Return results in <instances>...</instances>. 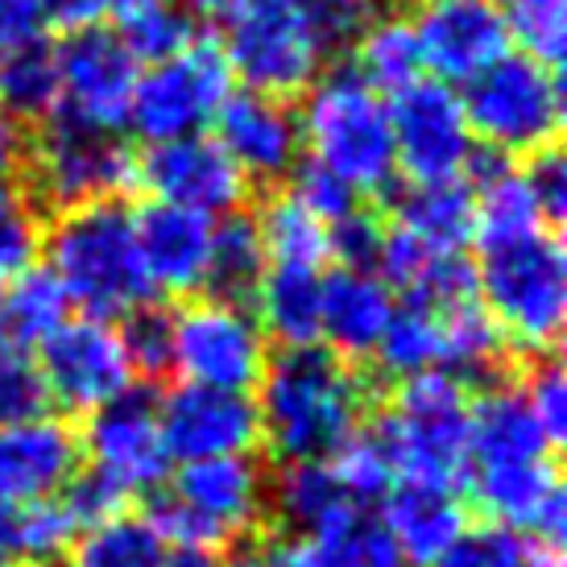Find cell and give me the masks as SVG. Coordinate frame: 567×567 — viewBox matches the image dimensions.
<instances>
[{
	"label": "cell",
	"instance_id": "6da1fadb",
	"mask_svg": "<svg viewBox=\"0 0 567 567\" xmlns=\"http://www.w3.org/2000/svg\"><path fill=\"white\" fill-rule=\"evenodd\" d=\"M252 402L261 419V443L278 464H286L328 460L369 419L373 390L352 361L323 344H307L269 357Z\"/></svg>",
	"mask_w": 567,
	"mask_h": 567
},
{
	"label": "cell",
	"instance_id": "7a4b0ae2",
	"mask_svg": "<svg viewBox=\"0 0 567 567\" xmlns=\"http://www.w3.org/2000/svg\"><path fill=\"white\" fill-rule=\"evenodd\" d=\"M42 252L66 302L80 307L83 316L112 319L154 302L137 252L133 207L125 199H95L54 212V224L42 233Z\"/></svg>",
	"mask_w": 567,
	"mask_h": 567
},
{
	"label": "cell",
	"instance_id": "3957f363",
	"mask_svg": "<svg viewBox=\"0 0 567 567\" xmlns=\"http://www.w3.org/2000/svg\"><path fill=\"white\" fill-rule=\"evenodd\" d=\"M299 128L302 158L340 174L361 199L394 190L398 158L390 104L352 66L319 71L316 83L302 92Z\"/></svg>",
	"mask_w": 567,
	"mask_h": 567
},
{
	"label": "cell",
	"instance_id": "277c9868",
	"mask_svg": "<svg viewBox=\"0 0 567 567\" xmlns=\"http://www.w3.org/2000/svg\"><path fill=\"white\" fill-rule=\"evenodd\" d=\"M476 302L514 352L547 357L567 323V257L555 228L481 245Z\"/></svg>",
	"mask_w": 567,
	"mask_h": 567
},
{
	"label": "cell",
	"instance_id": "5b68a950",
	"mask_svg": "<svg viewBox=\"0 0 567 567\" xmlns=\"http://www.w3.org/2000/svg\"><path fill=\"white\" fill-rule=\"evenodd\" d=\"M269 518V473L257 456L178 464L171 488H154L145 522L166 547L220 551L257 535Z\"/></svg>",
	"mask_w": 567,
	"mask_h": 567
},
{
	"label": "cell",
	"instance_id": "8992f818",
	"mask_svg": "<svg viewBox=\"0 0 567 567\" xmlns=\"http://www.w3.org/2000/svg\"><path fill=\"white\" fill-rule=\"evenodd\" d=\"M468 426L473 390L447 373H419L398 381L390 406L373 419L398 481L452 485L468 476Z\"/></svg>",
	"mask_w": 567,
	"mask_h": 567
},
{
	"label": "cell",
	"instance_id": "52a82bcc",
	"mask_svg": "<svg viewBox=\"0 0 567 567\" xmlns=\"http://www.w3.org/2000/svg\"><path fill=\"white\" fill-rule=\"evenodd\" d=\"M21 178L30 183L25 195L38 212H66L95 199H121L128 187H137V154L116 128L54 109L25 145Z\"/></svg>",
	"mask_w": 567,
	"mask_h": 567
},
{
	"label": "cell",
	"instance_id": "ba28073f",
	"mask_svg": "<svg viewBox=\"0 0 567 567\" xmlns=\"http://www.w3.org/2000/svg\"><path fill=\"white\" fill-rule=\"evenodd\" d=\"M464 116L476 145L505 158H535L559 145L564 133V87L551 63L505 50L497 63L464 83Z\"/></svg>",
	"mask_w": 567,
	"mask_h": 567
},
{
	"label": "cell",
	"instance_id": "9c48e42d",
	"mask_svg": "<svg viewBox=\"0 0 567 567\" xmlns=\"http://www.w3.org/2000/svg\"><path fill=\"white\" fill-rule=\"evenodd\" d=\"M220 21L224 63L249 92L295 100L328 63L299 0H224Z\"/></svg>",
	"mask_w": 567,
	"mask_h": 567
},
{
	"label": "cell",
	"instance_id": "30bf717a",
	"mask_svg": "<svg viewBox=\"0 0 567 567\" xmlns=\"http://www.w3.org/2000/svg\"><path fill=\"white\" fill-rule=\"evenodd\" d=\"M228 95H233V71L224 63L220 47L190 42L174 59L145 66L137 75L125 125L150 145L174 142L187 133H204Z\"/></svg>",
	"mask_w": 567,
	"mask_h": 567
},
{
	"label": "cell",
	"instance_id": "8fae6325",
	"mask_svg": "<svg viewBox=\"0 0 567 567\" xmlns=\"http://www.w3.org/2000/svg\"><path fill=\"white\" fill-rule=\"evenodd\" d=\"M269 364V340L249 307L195 295L174 316V373L187 385L249 394Z\"/></svg>",
	"mask_w": 567,
	"mask_h": 567
},
{
	"label": "cell",
	"instance_id": "7c38bea8",
	"mask_svg": "<svg viewBox=\"0 0 567 567\" xmlns=\"http://www.w3.org/2000/svg\"><path fill=\"white\" fill-rule=\"evenodd\" d=\"M398 174L406 183H447L464 178L476 154V137L464 116V100L452 83L414 80L390 100Z\"/></svg>",
	"mask_w": 567,
	"mask_h": 567
},
{
	"label": "cell",
	"instance_id": "4fadbf2b",
	"mask_svg": "<svg viewBox=\"0 0 567 567\" xmlns=\"http://www.w3.org/2000/svg\"><path fill=\"white\" fill-rule=\"evenodd\" d=\"M33 364L47 381L50 406H63L71 414H92L109 406L112 398L133 390L137 381L121 344V331L95 316H66L38 344Z\"/></svg>",
	"mask_w": 567,
	"mask_h": 567
},
{
	"label": "cell",
	"instance_id": "5bb4252c",
	"mask_svg": "<svg viewBox=\"0 0 567 567\" xmlns=\"http://www.w3.org/2000/svg\"><path fill=\"white\" fill-rule=\"evenodd\" d=\"M80 443L87 468L112 481L128 502L162 488L171 476L174 460L162 440L158 398H150L145 390H125L109 406L92 410Z\"/></svg>",
	"mask_w": 567,
	"mask_h": 567
},
{
	"label": "cell",
	"instance_id": "9a60e30c",
	"mask_svg": "<svg viewBox=\"0 0 567 567\" xmlns=\"http://www.w3.org/2000/svg\"><path fill=\"white\" fill-rule=\"evenodd\" d=\"M137 187L150 190V199L158 204L187 207L216 220L245 207L252 183L212 133H187L145 150L137 158Z\"/></svg>",
	"mask_w": 567,
	"mask_h": 567
},
{
	"label": "cell",
	"instance_id": "2e32d148",
	"mask_svg": "<svg viewBox=\"0 0 567 567\" xmlns=\"http://www.w3.org/2000/svg\"><path fill=\"white\" fill-rule=\"evenodd\" d=\"M158 423L174 464L252 456L261 443L257 402L252 394H237V390L178 385L166 398H158Z\"/></svg>",
	"mask_w": 567,
	"mask_h": 567
},
{
	"label": "cell",
	"instance_id": "e0dca14e",
	"mask_svg": "<svg viewBox=\"0 0 567 567\" xmlns=\"http://www.w3.org/2000/svg\"><path fill=\"white\" fill-rule=\"evenodd\" d=\"M410 17L423 71L443 83H468L514 47L505 13L493 0H419Z\"/></svg>",
	"mask_w": 567,
	"mask_h": 567
},
{
	"label": "cell",
	"instance_id": "ac0fdd59",
	"mask_svg": "<svg viewBox=\"0 0 567 567\" xmlns=\"http://www.w3.org/2000/svg\"><path fill=\"white\" fill-rule=\"evenodd\" d=\"M54 63H59V109L104 128L125 125L142 66L116 33L100 25L66 30V38L54 47Z\"/></svg>",
	"mask_w": 567,
	"mask_h": 567
},
{
	"label": "cell",
	"instance_id": "d6986e66",
	"mask_svg": "<svg viewBox=\"0 0 567 567\" xmlns=\"http://www.w3.org/2000/svg\"><path fill=\"white\" fill-rule=\"evenodd\" d=\"M216 142L249 183H282L302 162V128L290 100L240 87L216 112Z\"/></svg>",
	"mask_w": 567,
	"mask_h": 567
},
{
	"label": "cell",
	"instance_id": "ffe728a7",
	"mask_svg": "<svg viewBox=\"0 0 567 567\" xmlns=\"http://www.w3.org/2000/svg\"><path fill=\"white\" fill-rule=\"evenodd\" d=\"M80 473L83 443L66 419L38 414L25 423L0 426V505L25 509L50 502Z\"/></svg>",
	"mask_w": 567,
	"mask_h": 567
},
{
	"label": "cell",
	"instance_id": "44dd1931",
	"mask_svg": "<svg viewBox=\"0 0 567 567\" xmlns=\"http://www.w3.org/2000/svg\"><path fill=\"white\" fill-rule=\"evenodd\" d=\"M464 481L473 485V502L497 526L518 530L547 547H564V481H559L555 456L468 468Z\"/></svg>",
	"mask_w": 567,
	"mask_h": 567
},
{
	"label": "cell",
	"instance_id": "7402d4cb",
	"mask_svg": "<svg viewBox=\"0 0 567 567\" xmlns=\"http://www.w3.org/2000/svg\"><path fill=\"white\" fill-rule=\"evenodd\" d=\"M133 228H137V252L154 295H171V299L204 295L212 216L150 199L133 207Z\"/></svg>",
	"mask_w": 567,
	"mask_h": 567
},
{
	"label": "cell",
	"instance_id": "603a6c76",
	"mask_svg": "<svg viewBox=\"0 0 567 567\" xmlns=\"http://www.w3.org/2000/svg\"><path fill=\"white\" fill-rule=\"evenodd\" d=\"M398 311V295L369 269H323L319 282V340L344 361H369Z\"/></svg>",
	"mask_w": 567,
	"mask_h": 567
},
{
	"label": "cell",
	"instance_id": "cb8c5ba5",
	"mask_svg": "<svg viewBox=\"0 0 567 567\" xmlns=\"http://www.w3.org/2000/svg\"><path fill=\"white\" fill-rule=\"evenodd\" d=\"M381 522L394 535L398 551L406 555L410 567H435L452 551V543L468 530V505L460 502V493L452 485L398 481L385 493Z\"/></svg>",
	"mask_w": 567,
	"mask_h": 567
},
{
	"label": "cell",
	"instance_id": "d4e9b609",
	"mask_svg": "<svg viewBox=\"0 0 567 567\" xmlns=\"http://www.w3.org/2000/svg\"><path fill=\"white\" fill-rule=\"evenodd\" d=\"M555 456L551 435L543 431L535 410L526 406L518 385H488L473 398V426H468V468L493 464H522V460Z\"/></svg>",
	"mask_w": 567,
	"mask_h": 567
},
{
	"label": "cell",
	"instance_id": "484cf974",
	"mask_svg": "<svg viewBox=\"0 0 567 567\" xmlns=\"http://www.w3.org/2000/svg\"><path fill=\"white\" fill-rule=\"evenodd\" d=\"M394 228L406 237L423 240L426 249L464 252L468 240H476V199L468 178L447 183H410L398 195Z\"/></svg>",
	"mask_w": 567,
	"mask_h": 567
},
{
	"label": "cell",
	"instance_id": "4316f807",
	"mask_svg": "<svg viewBox=\"0 0 567 567\" xmlns=\"http://www.w3.org/2000/svg\"><path fill=\"white\" fill-rule=\"evenodd\" d=\"M344 509H352V502L328 460H286L269 476V518L290 535H319Z\"/></svg>",
	"mask_w": 567,
	"mask_h": 567
},
{
	"label": "cell",
	"instance_id": "83f0119b",
	"mask_svg": "<svg viewBox=\"0 0 567 567\" xmlns=\"http://www.w3.org/2000/svg\"><path fill=\"white\" fill-rule=\"evenodd\" d=\"M319 282L323 269L266 266V278L252 295V319L261 323L266 340L282 348L319 344Z\"/></svg>",
	"mask_w": 567,
	"mask_h": 567
},
{
	"label": "cell",
	"instance_id": "f1b7e54d",
	"mask_svg": "<svg viewBox=\"0 0 567 567\" xmlns=\"http://www.w3.org/2000/svg\"><path fill=\"white\" fill-rule=\"evenodd\" d=\"M266 278V245L257 233V216L245 207L212 220V249H207L204 295L220 302L252 307V295Z\"/></svg>",
	"mask_w": 567,
	"mask_h": 567
},
{
	"label": "cell",
	"instance_id": "f546056e",
	"mask_svg": "<svg viewBox=\"0 0 567 567\" xmlns=\"http://www.w3.org/2000/svg\"><path fill=\"white\" fill-rule=\"evenodd\" d=\"M71 311L63 286L47 266H30L9 286H0V348L30 352L59 328Z\"/></svg>",
	"mask_w": 567,
	"mask_h": 567
},
{
	"label": "cell",
	"instance_id": "4dcf8cb0",
	"mask_svg": "<svg viewBox=\"0 0 567 567\" xmlns=\"http://www.w3.org/2000/svg\"><path fill=\"white\" fill-rule=\"evenodd\" d=\"M352 71L381 95H394L423 80V54L419 38L406 13H381L373 17L364 33L352 42Z\"/></svg>",
	"mask_w": 567,
	"mask_h": 567
},
{
	"label": "cell",
	"instance_id": "1f68e13d",
	"mask_svg": "<svg viewBox=\"0 0 567 567\" xmlns=\"http://www.w3.org/2000/svg\"><path fill=\"white\" fill-rule=\"evenodd\" d=\"M373 361L394 381L419 378V373H443V307L398 302Z\"/></svg>",
	"mask_w": 567,
	"mask_h": 567
},
{
	"label": "cell",
	"instance_id": "d6a6232c",
	"mask_svg": "<svg viewBox=\"0 0 567 567\" xmlns=\"http://www.w3.org/2000/svg\"><path fill=\"white\" fill-rule=\"evenodd\" d=\"M307 551L316 567H410L381 514H369L364 505H352L319 535H311Z\"/></svg>",
	"mask_w": 567,
	"mask_h": 567
},
{
	"label": "cell",
	"instance_id": "836d02e7",
	"mask_svg": "<svg viewBox=\"0 0 567 567\" xmlns=\"http://www.w3.org/2000/svg\"><path fill=\"white\" fill-rule=\"evenodd\" d=\"M257 233L266 245V266H302V269H323L328 257V224L316 212L282 190L266 199L261 216H257Z\"/></svg>",
	"mask_w": 567,
	"mask_h": 567
},
{
	"label": "cell",
	"instance_id": "e575fe53",
	"mask_svg": "<svg viewBox=\"0 0 567 567\" xmlns=\"http://www.w3.org/2000/svg\"><path fill=\"white\" fill-rule=\"evenodd\" d=\"M166 543L145 522V514H116L87 526L66 555V567H162Z\"/></svg>",
	"mask_w": 567,
	"mask_h": 567
},
{
	"label": "cell",
	"instance_id": "d590c367",
	"mask_svg": "<svg viewBox=\"0 0 567 567\" xmlns=\"http://www.w3.org/2000/svg\"><path fill=\"white\" fill-rule=\"evenodd\" d=\"M0 109L13 121H33V125H42L50 112L59 109L54 47L30 42V47L0 54Z\"/></svg>",
	"mask_w": 567,
	"mask_h": 567
},
{
	"label": "cell",
	"instance_id": "8d00e7d4",
	"mask_svg": "<svg viewBox=\"0 0 567 567\" xmlns=\"http://www.w3.org/2000/svg\"><path fill=\"white\" fill-rule=\"evenodd\" d=\"M559 564H564L559 547H547V543H535V538L518 535V530H505L497 522H485V526H468L435 567H559Z\"/></svg>",
	"mask_w": 567,
	"mask_h": 567
},
{
	"label": "cell",
	"instance_id": "74e56055",
	"mask_svg": "<svg viewBox=\"0 0 567 567\" xmlns=\"http://www.w3.org/2000/svg\"><path fill=\"white\" fill-rule=\"evenodd\" d=\"M328 464L336 468V476H340V485H344L352 505L385 502V493L398 485L394 460L385 452L381 435L373 431V423L357 426V431L331 452Z\"/></svg>",
	"mask_w": 567,
	"mask_h": 567
},
{
	"label": "cell",
	"instance_id": "f35d334b",
	"mask_svg": "<svg viewBox=\"0 0 567 567\" xmlns=\"http://www.w3.org/2000/svg\"><path fill=\"white\" fill-rule=\"evenodd\" d=\"M121 344L133 364V378L158 381L174 373V316L158 302H142L121 316Z\"/></svg>",
	"mask_w": 567,
	"mask_h": 567
},
{
	"label": "cell",
	"instance_id": "ab89813d",
	"mask_svg": "<svg viewBox=\"0 0 567 567\" xmlns=\"http://www.w3.org/2000/svg\"><path fill=\"white\" fill-rule=\"evenodd\" d=\"M112 33L125 42V50L137 59V66L166 63L178 50H187L190 42H199L195 17H187L183 9H174L171 0H162L158 9H150V13L133 17L125 25H116Z\"/></svg>",
	"mask_w": 567,
	"mask_h": 567
},
{
	"label": "cell",
	"instance_id": "60d3db41",
	"mask_svg": "<svg viewBox=\"0 0 567 567\" xmlns=\"http://www.w3.org/2000/svg\"><path fill=\"white\" fill-rule=\"evenodd\" d=\"M42 233L47 224H42V212L30 204V195L17 187H0V286L38 266Z\"/></svg>",
	"mask_w": 567,
	"mask_h": 567
},
{
	"label": "cell",
	"instance_id": "b9f144b4",
	"mask_svg": "<svg viewBox=\"0 0 567 567\" xmlns=\"http://www.w3.org/2000/svg\"><path fill=\"white\" fill-rule=\"evenodd\" d=\"M509 21V33L518 38L526 54H535L543 63H559L564 59L567 38V13L564 0H493Z\"/></svg>",
	"mask_w": 567,
	"mask_h": 567
},
{
	"label": "cell",
	"instance_id": "7bdbcfd3",
	"mask_svg": "<svg viewBox=\"0 0 567 567\" xmlns=\"http://www.w3.org/2000/svg\"><path fill=\"white\" fill-rule=\"evenodd\" d=\"M21 530H25L30 567L66 564V555H71V547H75V538L83 535L80 518L66 509L63 497L25 505V509H21Z\"/></svg>",
	"mask_w": 567,
	"mask_h": 567
},
{
	"label": "cell",
	"instance_id": "ee69618b",
	"mask_svg": "<svg viewBox=\"0 0 567 567\" xmlns=\"http://www.w3.org/2000/svg\"><path fill=\"white\" fill-rule=\"evenodd\" d=\"M38 414H50V394L38 364L21 348H0V426L25 423Z\"/></svg>",
	"mask_w": 567,
	"mask_h": 567
},
{
	"label": "cell",
	"instance_id": "f6af8a7d",
	"mask_svg": "<svg viewBox=\"0 0 567 567\" xmlns=\"http://www.w3.org/2000/svg\"><path fill=\"white\" fill-rule=\"evenodd\" d=\"M299 4L328 59L352 50V42L364 33V25H369L373 17H381L378 0H299Z\"/></svg>",
	"mask_w": 567,
	"mask_h": 567
},
{
	"label": "cell",
	"instance_id": "bcb514c9",
	"mask_svg": "<svg viewBox=\"0 0 567 567\" xmlns=\"http://www.w3.org/2000/svg\"><path fill=\"white\" fill-rule=\"evenodd\" d=\"M522 398H526V406L535 410V419L543 423V431L551 435V443L559 447L567 435V378H564V364L555 352L547 357H535V364L526 369V378H522Z\"/></svg>",
	"mask_w": 567,
	"mask_h": 567
},
{
	"label": "cell",
	"instance_id": "7dc6e473",
	"mask_svg": "<svg viewBox=\"0 0 567 567\" xmlns=\"http://www.w3.org/2000/svg\"><path fill=\"white\" fill-rule=\"evenodd\" d=\"M290 195L299 199L307 212H316L323 224H336L340 216L357 212L361 207V195L348 187L340 174H331L328 166L302 158L295 171H290Z\"/></svg>",
	"mask_w": 567,
	"mask_h": 567
},
{
	"label": "cell",
	"instance_id": "c3c4849f",
	"mask_svg": "<svg viewBox=\"0 0 567 567\" xmlns=\"http://www.w3.org/2000/svg\"><path fill=\"white\" fill-rule=\"evenodd\" d=\"M381 240H385V224L373 212H348L336 224H328V257L344 269H369L378 274Z\"/></svg>",
	"mask_w": 567,
	"mask_h": 567
},
{
	"label": "cell",
	"instance_id": "681fc988",
	"mask_svg": "<svg viewBox=\"0 0 567 567\" xmlns=\"http://www.w3.org/2000/svg\"><path fill=\"white\" fill-rule=\"evenodd\" d=\"M59 497H63L66 509L80 518L83 530H87V526H95V522H109V518H116V514H125V509H128L125 493L112 485V481H104V476H95L92 468L75 476V481L59 493Z\"/></svg>",
	"mask_w": 567,
	"mask_h": 567
},
{
	"label": "cell",
	"instance_id": "f907efd6",
	"mask_svg": "<svg viewBox=\"0 0 567 567\" xmlns=\"http://www.w3.org/2000/svg\"><path fill=\"white\" fill-rule=\"evenodd\" d=\"M522 171H526L530 187H535L547 224L559 228V220H564V212H567V166H564L559 145H555V150H543V154H535V158H526Z\"/></svg>",
	"mask_w": 567,
	"mask_h": 567
},
{
	"label": "cell",
	"instance_id": "816d5d0a",
	"mask_svg": "<svg viewBox=\"0 0 567 567\" xmlns=\"http://www.w3.org/2000/svg\"><path fill=\"white\" fill-rule=\"evenodd\" d=\"M42 9L33 0H0V54L42 42Z\"/></svg>",
	"mask_w": 567,
	"mask_h": 567
},
{
	"label": "cell",
	"instance_id": "f5cc1de1",
	"mask_svg": "<svg viewBox=\"0 0 567 567\" xmlns=\"http://www.w3.org/2000/svg\"><path fill=\"white\" fill-rule=\"evenodd\" d=\"M25 145L30 137L21 133V121H13L0 109V187H13L21 171H25Z\"/></svg>",
	"mask_w": 567,
	"mask_h": 567
},
{
	"label": "cell",
	"instance_id": "db71d44e",
	"mask_svg": "<svg viewBox=\"0 0 567 567\" xmlns=\"http://www.w3.org/2000/svg\"><path fill=\"white\" fill-rule=\"evenodd\" d=\"M42 9V21L47 25H59V30H83V25H95V17L104 13V0H33Z\"/></svg>",
	"mask_w": 567,
	"mask_h": 567
},
{
	"label": "cell",
	"instance_id": "11a10c76",
	"mask_svg": "<svg viewBox=\"0 0 567 567\" xmlns=\"http://www.w3.org/2000/svg\"><path fill=\"white\" fill-rule=\"evenodd\" d=\"M228 567H316L307 543H257L252 551H245L237 564Z\"/></svg>",
	"mask_w": 567,
	"mask_h": 567
},
{
	"label": "cell",
	"instance_id": "9f6ffc18",
	"mask_svg": "<svg viewBox=\"0 0 567 567\" xmlns=\"http://www.w3.org/2000/svg\"><path fill=\"white\" fill-rule=\"evenodd\" d=\"M0 567H30L21 509H13V505H0Z\"/></svg>",
	"mask_w": 567,
	"mask_h": 567
},
{
	"label": "cell",
	"instance_id": "6f0895ef",
	"mask_svg": "<svg viewBox=\"0 0 567 567\" xmlns=\"http://www.w3.org/2000/svg\"><path fill=\"white\" fill-rule=\"evenodd\" d=\"M162 567H228L220 551H199V547H166Z\"/></svg>",
	"mask_w": 567,
	"mask_h": 567
},
{
	"label": "cell",
	"instance_id": "680465c9",
	"mask_svg": "<svg viewBox=\"0 0 567 567\" xmlns=\"http://www.w3.org/2000/svg\"><path fill=\"white\" fill-rule=\"evenodd\" d=\"M158 4L162 0H104V13H109L116 25H125V21L150 13V9H158Z\"/></svg>",
	"mask_w": 567,
	"mask_h": 567
},
{
	"label": "cell",
	"instance_id": "91938a15",
	"mask_svg": "<svg viewBox=\"0 0 567 567\" xmlns=\"http://www.w3.org/2000/svg\"><path fill=\"white\" fill-rule=\"evenodd\" d=\"M174 9H183L187 17H207V13H220L224 0H171Z\"/></svg>",
	"mask_w": 567,
	"mask_h": 567
},
{
	"label": "cell",
	"instance_id": "94428289",
	"mask_svg": "<svg viewBox=\"0 0 567 567\" xmlns=\"http://www.w3.org/2000/svg\"><path fill=\"white\" fill-rule=\"evenodd\" d=\"M50 567H66V564H50Z\"/></svg>",
	"mask_w": 567,
	"mask_h": 567
}]
</instances>
